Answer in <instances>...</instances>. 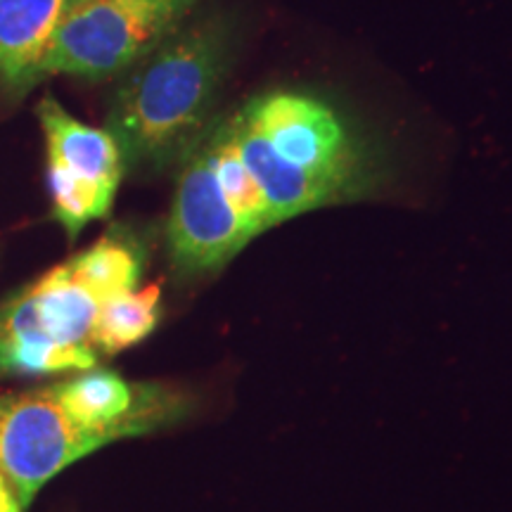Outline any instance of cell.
I'll return each mask as SVG.
<instances>
[{"instance_id": "6da1fadb", "label": "cell", "mask_w": 512, "mask_h": 512, "mask_svg": "<svg viewBox=\"0 0 512 512\" xmlns=\"http://www.w3.org/2000/svg\"><path fill=\"white\" fill-rule=\"evenodd\" d=\"M230 46L226 19L207 15L183 22L121 74L105 131L117 140L126 169L162 171L181 164L211 126Z\"/></svg>"}, {"instance_id": "7a4b0ae2", "label": "cell", "mask_w": 512, "mask_h": 512, "mask_svg": "<svg viewBox=\"0 0 512 512\" xmlns=\"http://www.w3.org/2000/svg\"><path fill=\"white\" fill-rule=\"evenodd\" d=\"M273 157L309 178L332 204L358 200L375 185V169L351 128L328 102L304 93H266L240 110Z\"/></svg>"}, {"instance_id": "3957f363", "label": "cell", "mask_w": 512, "mask_h": 512, "mask_svg": "<svg viewBox=\"0 0 512 512\" xmlns=\"http://www.w3.org/2000/svg\"><path fill=\"white\" fill-rule=\"evenodd\" d=\"M200 0H79L38 64L43 76L110 79L152 53Z\"/></svg>"}, {"instance_id": "277c9868", "label": "cell", "mask_w": 512, "mask_h": 512, "mask_svg": "<svg viewBox=\"0 0 512 512\" xmlns=\"http://www.w3.org/2000/svg\"><path fill=\"white\" fill-rule=\"evenodd\" d=\"M107 444L102 434L76 425L50 387L0 396V475L22 510L64 467Z\"/></svg>"}, {"instance_id": "5b68a950", "label": "cell", "mask_w": 512, "mask_h": 512, "mask_svg": "<svg viewBox=\"0 0 512 512\" xmlns=\"http://www.w3.org/2000/svg\"><path fill=\"white\" fill-rule=\"evenodd\" d=\"M166 235L171 264L185 275L209 273L226 266L249 240H254L228 204L216 178L211 126L181 159Z\"/></svg>"}, {"instance_id": "8992f818", "label": "cell", "mask_w": 512, "mask_h": 512, "mask_svg": "<svg viewBox=\"0 0 512 512\" xmlns=\"http://www.w3.org/2000/svg\"><path fill=\"white\" fill-rule=\"evenodd\" d=\"M62 411L76 425L98 432L107 441L140 437L174 418L176 399L155 384H131L110 370L86 373L50 384Z\"/></svg>"}, {"instance_id": "52a82bcc", "label": "cell", "mask_w": 512, "mask_h": 512, "mask_svg": "<svg viewBox=\"0 0 512 512\" xmlns=\"http://www.w3.org/2000/svg\"><path fill=\"white\" fill-rule=\"evenodd\" d=\"M98 354L91 347H67L41 328L27 290L0 302V375H53L91 370Z\"/></svg>"}, {"instance_id": "ba28073f", "label": "cell", "mask_w": 512, "mask_h": 512, "mask_svg": "<svg viewBox=\"0 0 512 512\" xmlns=\"http://www.w3.org/2000/svg\"><path fill=\"white\" fill-rule=\"evenodd\" d=\"M38 119L46 131L48 164L60 166L79 181L117 195L126 164L117 140L105 128L81 124L69 117L67 110L53 98L41 100Z\"/></svg>"}, {"instance_id": "9c48e42d", "label": "cell", "mask_w": 512, "mask_h": 512, "mask_svg": "<svg viewBox=\"0 0 512 512\" xmlns=\"http://www.w3.org/2000/svg\"><path fill=\"white\" fill-rule=\"evenodd\" d=\"M79 0H0V81L27 91L38 81V64Z\"/></svg>"}, {"instance_id": "30bf717a", "label": "cell", "mask_w": 512, "mask_h": 512, "mask_svg": "<svg viewBox=\"0 0 512 512\" xmlns=\"http://www.w3.org/2000/svg\"><path fill=\"white\" fill-rule=\"evenodd\" d=\"M41 328L67 347H91L100 302L76 283L67 264L55 266L29 287ZM93 349V347H91Z\"/></svg>"}, {"instance_id": "8fae6325", "label": "cell", "mask_w": 512, "mask_h": 512, "mask_svg": "<svg viewBox=\"0 0 512 512\" xmlns=\"http://www.w3.org/2000/svg\"><path fill=\"white\" fill-rule=\"evenodd\" d=\"M159 311H162L159 285H147L145 290H131L107 299L100 304L91 347L102 354H119V351L143 342L157 328Z\"/></svg>"}, {"instance_id": "7c38bea8", "label": "cell", "mask_w": 512, "mask_h": 512, "mask_svg": "<svg viewBox=\"0 0 512 512\" xmlns=\"http://www.w3.org/2000/svg\"><path fill=\"white\" fill-rule=\"evenodd\" d=\"M67 268L76 283L86 287L102 304L119 294L136 290L140 271H143V259L133 242L107 235L98 245L67 261Z\"/></svg>"}, {"instance_id": "4fadbf2b", "label": "cell", "mask_w": 512, "mask_h": 512, "mask_svg": "<svg viewBox=\"0 0 512 512\" xmlns=\"http://www.w3.org/2000/svg\"><path fill=\"white\" fill-rule=\"evenodd\" d=\"M211 140H214L216 178H219L223 195H226L235 214L240 216V221L245 223L254 238L268 228H275L271 207H268L264 192L256 185L245 162H242L238 147H235L228 117L211 124Z\"/></svg>"}, {"instance_id": "5bb4252c", "label": "cell", "mask_w": 512, "mask_h": 512, "mask_svg": "<svg viewBox=\"0 0 512 512\" xmlns=\"http://www.w3.org/2000/svg\"><path fill=\"white\" fill-rule=\"evenodd\" d=\"M48 181L55 216L69 233V238H76L91 221L102 219L114 202L110 192L79 181L55 164H48Z\"/></svg>"}, {"instance_id": "9a60e30c", "label": "cell", "mask_w": 512, "mask_h": 512, "mask_svg": "<svg viewBox=\"0 0 512 512\" xmlns=\"http://www.w3.org/2000/svg\"><path fill=\"white\" fill-rule=\"evenodd\" d=\"M15 501H17V498H15V494H12L8 479L0 475V508H8V505H12Z\"/></svg>"}, {"instance_id": "2e32d148", "label": "cell", "mask_w": 512, "mask_h": 512, "mask_svg": "<svg viewBox=\"0 0 512 512\" xmlns=\"http://www.w3.org/2000/svg\"><path fill=\"white\" fill-rule=\"evenodd\" d=\"M0 512H24V510H22V505L15 501L12 505H8V508H0Z\"/></svg>"}]
</instances>
